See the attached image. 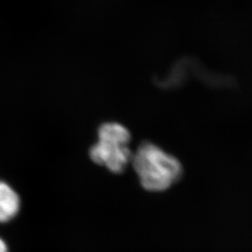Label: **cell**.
<instances>
[{
	"label": "cell",
	"mask_w": 252,
	"mask_h": 252,
	"mask_svg": "<svg viewBox=\"0 0 252 252\" xmlns=\"http://www.w3.org/2000/svg\"><path fill=\"white\" fill-rule=\"evenodd\" d=\"M131 162L143 188L152 191L170 188L182 174V166L177 158L150 142L137 148Z\"/></svg>",
	"instance_id": "cell-1"
},
{
	"label": "cell",
	"mask_w": 252,
	"mask_h": 252,
	"mask_svg": "<svg viewBox=\"0 0 252 252\" xmlns=\"http://www.w3.org/2000/svg\"><path fill=\"white\" fill-rule=\"evenodd\" d=\"M130 140V132L125 126L117 123L104 124L98 130L97 143L91 148V159L109 171L122 173L131 162Z\"/></svg>",
	"instance_id": "cell-2"
},
{
	"label": "cell",
	"mask_w": 252,
	"mask_h": 252,
	"mask_svg": "<svg viewBox=\"0 0 252 252\" xmlns=\"http://www.w3.org/2000/svg\"><path fill=\"white\" fill-rule=\"evenodd\" d=\"M20 198L9 184L0 181V222L9 221L17 215Z\"/></svg>",
	"instance_id": "cell-3"
},
{
	"label": "cell",
	"mask_w": 252,
	"mask_h": 252,
	"mask_svg": "<svg viewBox=\"0 0 252 252\" xmlns=\"http://www.w3.org/2000/svg\"><path fill=\"white\" fill-rule=\"evenodd\" d=\"M0 252H8L7 245L1 238H0Z\"/></svg>",
	"instance_id": "cell-4"
}]
</instances>
